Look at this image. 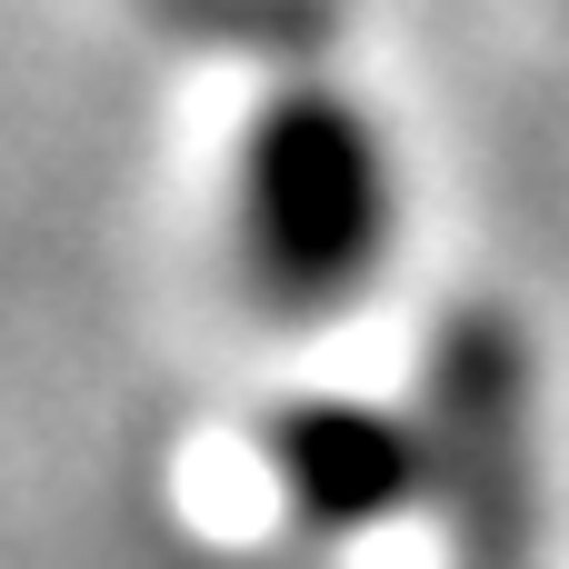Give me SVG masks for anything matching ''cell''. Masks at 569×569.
Masks as SVG:
<instances>
[{"label":"cell","mask_w":569,"mask_h":569,"mask_svg":"<svg viewBox=\"0 0 569 569\" xmlns=\"http://www.w3.org/2000/svg\"><path fill=\"white\" fill-rule=\"evenodd\" d=\"M390 240H400V180H390L380 120L320 80L260 100L230 170V250L260 310L280 320L340 310L390 270Z\"/></svg>","instance_id":"6da1fadb"},{"label":"cell","mask_w":569,"mask_h":569,"mask_svg":"<svg viewBox=\"0 0 569 569\" xmlns=\"http://www.w3.org/2000/svg\"><path fill=\"white\" fill-rule=\"evenodd\" d=\"M430 490L450 510L460 569H540V440H530V350L510 320L470 310L430 350Z\"/></svg>","instance_id":"7a4b0ae2"},{"label":"cell","mask_w":569,"mask_h":569,"mask_svg":"<svg viewBox=\"0 0 569 569\" xmlns=\"http://www.w3.org/2000/svg\"><path fill=\"white\" fill-rule=\"evenodd\" d=\"M270 490L300 530H370L430 490L420 430L350 410V400H300L270 420Z\"/></svg>","instance_id":"3957f363"}]
</instances>
